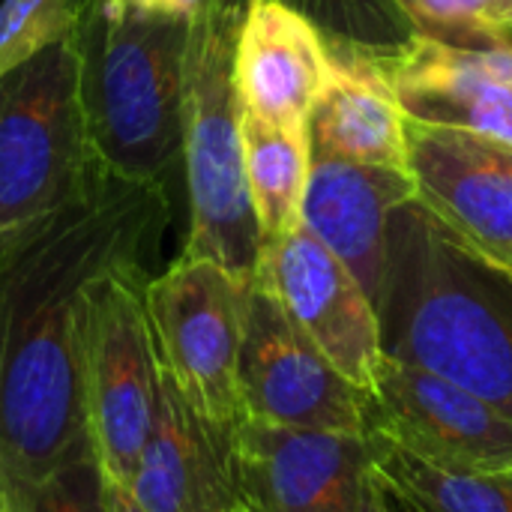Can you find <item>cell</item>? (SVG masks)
<instances>
[{
    "mask_svg": "<svg viewBox=\"0 0 512 512\" xmlns=\"http://www.w3.org/2000/svg\"><path fill=\"white\" fill-rule=\"evenodd\" d=\"M0 512H6V510H3V498H0Z\"/></svg>",
    "mask_w": 512,
    "mask_h": 512,
    "instance_id": "484cf974",
    "label": "cell"
},
{
    "mask_svg": "<svg viewBox=\"0 0 512 512\" xmlns=\"http://www.w3.org/2000/svg\"><path fill=\"white\" fill-rule=\"evenodd\" d=\"M405 171L417 198L474 246L512 267V147L405 117Z\"/></svg>",
    "mask_w": 512,
    "mask_h": 512,
    "instance_id": "7c38bea8",
    "label": "cell"
},
{
    "mask_svg": "<svg viewBox=\"0 0 512 512\" xmlns=\"http://www.w3.org/2000/svg\"><path fill=\"white\" fill-rule=\"evenodd\" d=\"M360 512H411L390 489H384L375 474L369 471L363 480V495H360Z\"/></svg>",
    "mask_w": 512,
    "mask_h": 512,
    "instance_id": "603a6c76",
    "label": "cell"
},
{
    "mask_svg": "<svg viewBox=\"0 0 512 512\" xmlns=\"http://www.w3.org/2000/svg\"><path fill=\"white\" fill-rule=\"evenodd\" d=\"M369 426L438 468L512 474V417L486 399L393 357L381 360L369 387Z\"/></svg>",
    "mask_w": 512,
    "mask_h": 512,
    "instance_id": "9c48e42d",
    "label": "cell"
},
{
    "mask_svg": "<svg viewBox=\"0 0 512 512\" xmlns=\"http://www.w3.org/2000/svg\"><path fill=\"white\" fill-rule=\"evenodd\" d=\"M210 0H168L165 12L174 15V18H183V21H195L204 9H207Z\"/></svg>",
    "mask_w": 512,
    "mask_h": 512,
    "instance_id": "d4e9b609",
    "label": "cell"
},
{
    "mask_svg": "<svg viewBox=\"0 0 512 512\" xmlns=\"http://www.w3.org/2000/svg\"><path fill=\"white\" fill-rule=\"evenodd\" d=\"M327 63V42L303 12L282 0H246L231 66L240 108L276 126H309Z\"/></svg>",
    "mask_w": 512,
    "mask_h": 512,
    "instance_id": "9a60e30c",
    "label": "cell"
},
{
    "mask_svg": "<svg viewBox=\"0 0 512 512\" xmlns=\"http://www.w3.org/2000/svg\"><path fill=\"white\" fill-rule=\"evenodd\" d=\"M414 198L417 186L405 168L312 153L300 225L351 270L375 306L387 264V219Z\"/></svg>",
    "mask_w": 512,
    "mask_h": 512,
    "instance_id": "5bb4252c",
    "label": "cell"
},
{
    "mask_svg": "<svg viewBox=\"0 0 512 512\" xmlns=\"http://www.w3.org/2000/svg\"><path fill=\"white\" fill-rule=\"evenodd\" d=\"M231 471L243 512H360L369 444L246 417L231 435Z\"/></svg>",
    "mask_w": 512,
    "mask_h": 512,
    "instance_id": "8fae6325",
    "label": "cell"
},
{
    "mask_svg": "<svg viewBox=\"0 0 512 512\" xmlns=\"http://www.w3.org/2000/svg\"><path fill=\"white\" fill-rule=\"evenodd\" d=\"M237 381L249 420L363 435L369 393L351 384L252 279L243 297Z\"/></svg>",
    "mask_w": 512,
    "mask_h": 512,
    "instance_id": "ba28073f",
    "label": "cell"
},
{
    "mask_svg": "<svg viewBox=\"0 0 512 512\" xmlns=\"http://www.w3.org/2000/svg\"><path fill=\"white\" fill-rule=\"evenodd\" d=\"M6 512H108V486L93 444L45 474Z\"/></svg>",
    "mask_w": 512,
    "mask_h": 512,
    "instance_id": "7402d4cb",
    "label": "cell"
},
{
    "mask_svg": "<svg viewBox=\"0 0 512 512\" xmlns=\"http://www.w3.org/2000/svg\"><path fill=\"white\" fill-rule=\"evenodd\" d=\"M75 39L0 75V246L78 198L99 171Z\"/></svg>",
    "mask_w": 512,
    "mask_h": 512,
    "instance_id": "5b68a950",
    "label": "cell"
},
{
    "mask_svg": "<svg viewBox=\"0 0 512 512\" xmlns=\"http://www.w3.org/2000/svg\"><path fill=\"white\" fill-rule=\"evenodd\" d=\"M327 54V78L309 114L312 153L405 168V114L381 57L357 48H327Z\"/></svg>",
    "mask_w": 512,
    "mask_h": 512,
    "instance_id": "e0dca14e",
    "label": "cell"
},
{
    "mask_svg": "<svg viewBox=\"0 0 512 512\" xmlns=\"http://www.w3.org/2000/svg\"><path fill=\"white\" fill-rule=\"evenodd\" d=\"M255 279L294 327L360 390L369 393L384 360L378 312L351 270L303 225L267 240Z\"/></svg>",
    "mask_w": 512,
    "mask_h": 512,
    "instance_id": "30bf717a",
    "label": "cell"
},
{
    "mask_svg": "<svg viewBox=\"0 0 512 512\" xmlns=\"http://www.w3.org/2000/svg\"><path fill=\"white\" fill-rule=\"evenodd\" d=\"M240 15V0H210L189 30L180 153L189 186V237L180 255L216 261L249 285L264 237L246 186L240 96L231 72Z\"/></svg>",
    "mask_w": 512,
    "mask_h": 512,
    "instance_id": "277c9868",
    "label": "cell"
},
{
    "mask_svg": "<svg viewBox=\"0 0 512 512\" xmlns=\"http://www.w3.org/2000/svg\"><path fill=\"white\" fill-rule=\"evenodd\" d=\"M369 471L411 512H512V474L438 468L381 429H366Z\"/></svg>",
    "mask_w": 512,
    "mask_h": 512,
    "instance_id": "d6986e66",
    "label": "cell"
},
{
    "mask_svg": "<svg viewBox=\"0 0 512 512\" xmlns=\"http://www.w3.org/2000/svg\"><path fill=\"white\" fill-rule=\"evenodd\" d=\"M90 0H0V75L72 39Z\"/></svg>",
    "mask_w": 512,
    "mask_h": 512,
    "instance_id": "44dd1931",
    "label": "cell"
},
{
    "mask_svg": "<svg viewBox=\"0 0 512 512\" xmlns=\"http://www.w3.org/2000/svg\"><path fill=\"white\" fill-rule=\"evenodd\" d=\"M375 312L384 357L426 369L512 417V267L420 198L387 219Z\"/></svg>",
    "mask_w": 512,
    "mask_h": 512,
    "instance_id": "7a4b0ae2",
    "label": "cell"
},
{
    "mask_svg": "<svg viewBox=\"0 0 512 512\" xmlns=\"http://www.w3.org/2000/svg\"><path fill=\"white\" fill-rule=\"evenodd\" d=\"M147 264L105 276L84 327L81 384L87 432L105 480L129 486L153 432L159 399V354L147 315Z\"/></svg>",
    "mask_w": 512,
    "mask_h": 512,
    "instance_id": "8992f818",
    "label": "cell"
},
{
    "mask_svg": "<svg viewBox=\"0 0 512 512\" xmlns=\"http://www.w3.org/2000/svg\"><path fill=\"white\" fill-rule=\"evenodd\" d=\"M105 486H108V512H144L126 486H117L111 480H105Z\"/></svg>",
    "mask_w": 512,
    "mask_h": 512,
    "instance_id": "cb8c5ba5",
    "label": "cell"
},
{
    "mask_svg": "<svg viewBox=\"0 0 512 512\" xmlns=\"http://www.w3.org/2000/svg\"><path fill=\"white\" fill-rule=\"evenodd\" d=\"M246 285L207 258L180 255L144 288L159 366L222 438L246 420L237 360Z\"/></svg>",
    "mask_w": 512,
    "mask_h": 512,
    "instance_id": "52a82bcc",
    "label": "cell"
},
{
    "mask_svg": "<svg viewBox=\"0 0 512 512\" xmlns=\"http://www.w3.org/2000/svg\"><path fill=\"white\" fill-rule=\"evenodd\" d=\"M126 489L144 512H243L231 441L189 408L162 366L153 432Z\"/></svg>",
    "mask_w": 512,
    "mask_h": 512,
    "instance_id": "2e32d148",
    "label": "cell"
},
{
    "mask_svg": "<svg viewBox=\"0 0 512 512\" xmlns=\"http://www.w3.org/2000/svg\"><path fill=\"white\" fill-rule=\"evenodd\" d=\"M243 168L264 243L300 225L312 168L309 126H276L240 108Z\"/></svg>",
    "mask_w": 512,
    "mask_h": 512,
    "instance_id": "ac0fdd59",
    "label": "cell"
},
{
    "mask_svg": "<svg viewBox=\"0 0 512 512\" xmlns=\"http://www.w3.org/2000/svg\"><path fill=\"white\" fill-rule=\"evenodd\" d=\"M381 66L405 117L512 147V48H453L417 36Z\"/></svg>",
    "mask_w": 512,
    "mask_h": 512,
    "instance_id": "4fadbf2b",
    "label": "cell"
},
{
    "mask_svg": "<svg viewBox=\"0 0 512 512\" xmlns=\"http://www.w3.org/2000/svg\"><path fill=\"white\" fill-rule=\"evenodd\" d=\"M408 21L417 27V36L489 51L512 48V0H393Z\"/></svg>",
    "mask_w": 512,
    "mask_h": 512,
    "instance_id": "ffe728a7",
    "label": "cell"
},
{
    "mask_svg": "<svg viewBox=\"0 0 512 512\" xmlns=\"http://www.w3.org/2000/svg\"><path fill=\"white\" fill-rule=\"evenodd\" d=\"M192 21L90 0L72 36L81 51L96 162L126 180H162L183 153V81Z\"/></svg>",
    "mask_w": 512,
    "mask_h": 512,
    "instance_id": "3957f363",
    "label": "cell"
},
{
    "mask_svg": "<svg viewBox=\"0 0 512 512\" xmlns=\"http://www.w3.org/2000/svg\"><path fill=\"white\" fill-rule=\"evenodd\" d=\"M171 204L162 180L99 165L87 189L0 246V498H21L90 447L81 351L96 285L150 264Z\"/></svg>",
    "mask_w": 512,
    "mask_h": 512,
    "instance_id": "6da1fadb",
    "label": "cell"
}]
</instances>
